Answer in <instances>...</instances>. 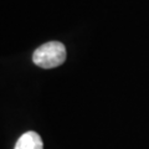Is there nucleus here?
<instances>
[{
	"instance_id": "obj_1",
	"label": "nucleus",
	"mask_w": 149,
	"mask_h": 149,
	"mask_svg": "<svg viewBox=\"0 0 149 149\" xmlns=\"http://www.w3.org/2000/svg\"><path fill=\"white\" fill-rule=\"evenodd\" d=\"M32 61L41 68H55L66 61V47L58 41H50L35 50Z\"/></svg>"
},
{
	"instance_id": "obj_2",
	"label": "nucleus",
	"mask_w": 149,
	"mask_h": 149,
	"mask_svg": "<svg viewBox=\"0 0 149 149\" xmlns=\"http://www.w3.org/2000/svg\"><path fill=\"white\" fill-rule=\"evenodd\" d=\"M14 149H44V143L36 132H26L17 139Z\"/></svg>"
}]
</instances>
